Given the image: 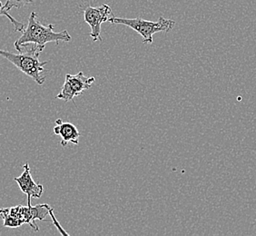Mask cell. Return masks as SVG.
<instances>
[{"label":"cell","instance_id":"2","mask_svg":"<svg viewBox=\"0 0 256 236\" xmlns=\"http://www.w3.org/2000/svg\"><path fill=\"white\" fill-rule=\"evenodd\" d=\"M42 50L31 44V48L26 53L20 52V54H16L0 50V56L8 60L10 63L14 64L20 71L33 79L36 84L41 86L46 81V76L43 74L44 66L48 64V61H40V54Z\"/></svg>","mask_w":256,"mask_h":236},{"label":"cell","instance_id":"10","mask_svg":"<svg viewBox=\"0 0 256 236\" xmlns=\"http://www.w3.org/2000/svg\"><path fill=\"white\" fill-rule=\"evenodd\" d=\"M34 0H6L5 10L10 12L13 8H21L25 6L33 3Z\"/></svg>","mask_w":256,"mask_h":236},{"label":"cell","instance_id":"5","mask_svg":"<svg viewBox=\"0 0 256 236\" xmlns=\"http://www.w3.org/2000/svg\"><path fill=\"white\" fill-rule=\"evenodd\" d=\"M94 76L88 78L83 72L76 74H66L64 84L56 98L62 99L66 102L73 101L76 98L81 96L86 90H88L94 84Z\"/></svg>","mask_w":256,"mask_h":236},{"label":"cell","instance_id":"9","mask_svg":"<svg viewBox=\"0 0 256 236\" xmlns=\"http://www.w3.org/2000/svg\"><path fill=\"white\" fill-rule=\"evenodd\" d=\"M4 16L6 18L10 20L11 24L14 26V30H15L16 32H23L24 30H25L26 26L23 23L20 22V21H18L12 16L10 15L8 11H6L5 10L4 4H2V2L0 1V16Z\"/></svg>","mask_w":256,"mask_h":236},{"label":"cell","instance_id":"8","mask_svg":"<svg viewBox=\"0 0 256 236\" xmlns=\"http://www.w3.org/2000/svg\"><path fill=\"white\" fill-rule=\"evenodd\" d=\"M53 131L56 136H58L61 138L60 144L63 148H66L70 143L78 144L79 138L81 134L78 128L73 124L69 122L64 123L62 119L58 118L56 120V126Z\"/></svg>","mask_w":256,"mask_h":236},{"label":"cell","instance_id":"6","mask_svg":"<svg viewBox=\"0 0 256 236\" xmlns=\"http://www.w3.org/2000/svg\"><path fill=\"white\" fill-rule=\"evenodd\" d=\"M112 8L106 4L100 6H88L84 10V20L88 24L91 32L89 33L90 38L94 42L103 41L101 36V25L104 22H109V20L114 18Z\"/></svg>","mask_w":256,"mask_h":236},{"label":"cell","instance_id":"3","mask_svg":"<svg viewBox=\"0 0 256 236\" xmlns=\"http://www.w3.org/2000/svg\"><path fill=\"white\" fill-rule=\"evenodd\" d=\"M109 23L116 25L126 26L134 30L143 38L144 44H153V36L159 32L168 33L174 28L176 21L160 16L156 22L143 20L141 18H124L114 16L109 20Z\"/></svg>","mask_w":256,"mask_h":236},{"label":"cell","instance_id":"1","mask_svg":"<svg viewBox=\"0 0 256 236\" xmlns=\"http://www.w3.org/2000/svg\"><path fill=\"white\" fill-rule=\"evenodd\" d=\"M72 36L69 34L68 30L54 32V26L52 24L44 26L38 20L36 12H32L30 16L28 25L18 40L14 43L15 48L18 52H22L23 48L33 44L40 50H44L46 44L54 42L58 44L60 41L70 42Z\"/></svg>","mask_w":256,"mask_h":236},{"label":"cell","instance_id":"4","mask_svg":"<svg viewBox=\"0 0 256 236\" xmlns=\"http://www.w3.org/2000/svg\"><path fill=\"white\" fill-rule=\"evenodd\" d=\"M6 212L10 214V216L15 218L16 220L20 222L21 224H28L30 226L34 229V231L38 232V226L36 224V220L44 221L46 216L50 214V212L52 207L48 204H38L36 206H18L5 208Z\"/></svg>","mask_w":256,"mask_h":236},{"label":"cell","instance_id":"7","mask_svg":"<svg viewBox=\"0 0 256 236\" xmlns=\"http://www.w3.org/2000/svg\"><path fill=\"white\" fill-rule=\"evenodd\" d=\"M24 172L18 177L14 178L15 182H18L21 191L26 194L28 196V206H31V199L36 198L38 199L42 196L44 192V187L42 184H36L33 180V177L30 172V168L28 162L23 166Z\"/></svg>","mask_w":256,"mask_h":236}]
</instances>
